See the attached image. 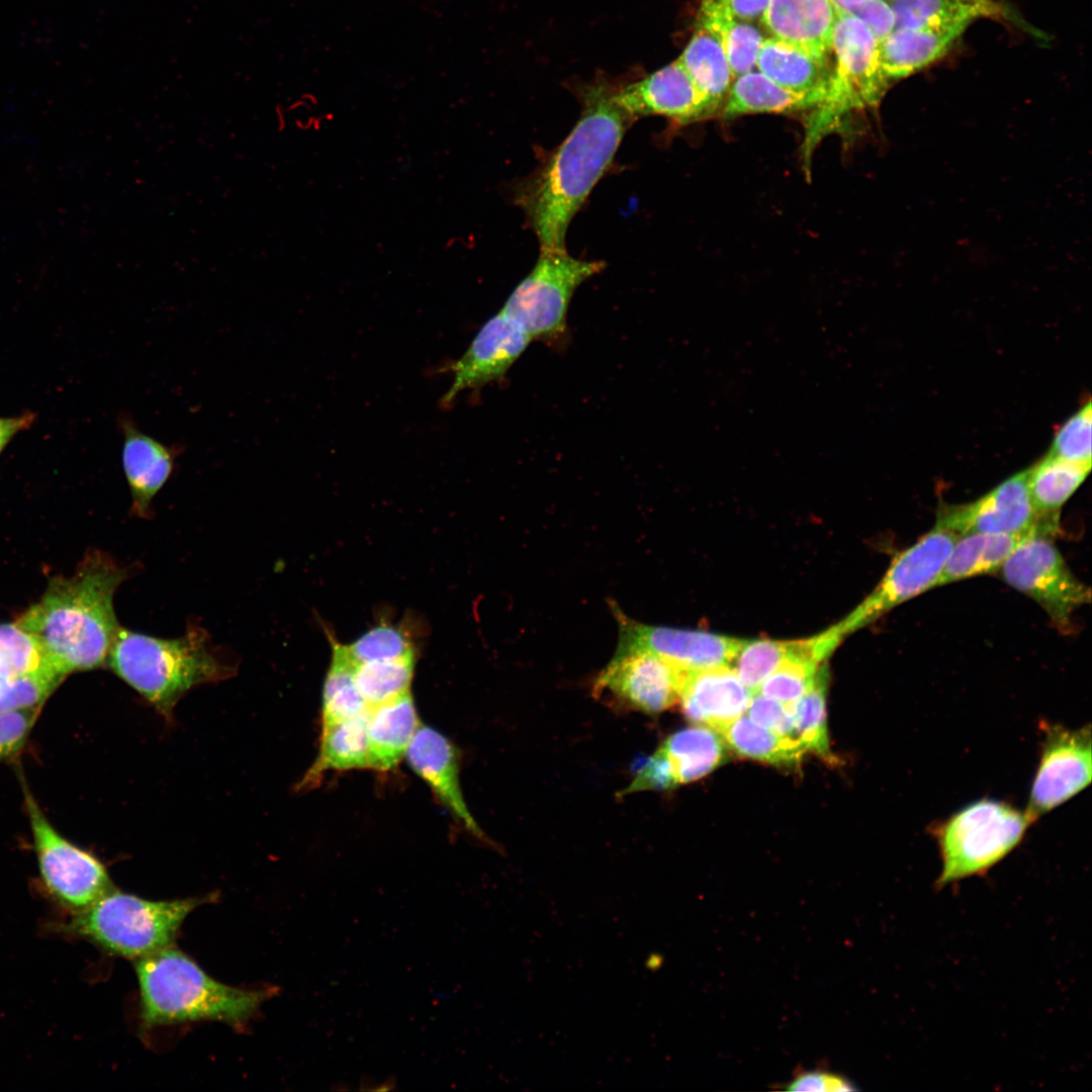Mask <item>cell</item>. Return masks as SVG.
Listing matches in <instances>:
<instances>
[{
  "instance_id": "4fadbf2b",
  "label": "cell",
  "mask_w": 1092,
  "mask_h": 1092,
  "mask_svg": "<svg viewBox=\"0 0 1092 1092\" xmlns=\"http://www.w3.org/2000/svg\"><path fill=\"white\" fill-rule=\"evenodd\" d=\"M1041 749L1027 807L1034 823L1085 789L1091 782V728H1068L1041 722Z\"/></svg>"
},
{
  "instance_id": "74e56055",
  "label": "cell",
  "mask_w": 1092,
  "mask_h": 1092,
  "mask_svg": "<svg viewBox=\"0 0 1092 1092\" xmlns=\"http://www.w3.org/2000/svg\"><path fill=\"white\" fill-rule=\"evenodd\" d=\"M66 676L51 663L12 676L0 687V712L41 707Z\"/></svg>"
},
{
  "instance_id": "ffe728a7",
  "label": "cell",
  "mask_w": 1092,
  "mask_h": 1092,
  "mask_svg": "<svg viewBox=\"0 0 1092 1092\" xmlns=\"http://www.w3.org/2000/svg\"><path fill=\"white\" fill-rule=\"evenodd\" d=\"M411 768L425 781L439 802L467 831L485 839L471 815L460 787L454 745L434 728L420 724L405 752Z\"/></svg>"
},
{
  "instance_id": "f35d334b",
  "label": "cell",
  "mask_w": 1092,
  "mask_h": 1092,
  "mask_svg": "<svg viewBox=\"0 0 1092 1092\" xmlns=\"http://www.w3.org/2000/svg\"><path fill=\"white\" fill-rule=\"evenodd\" d=\"M345 646L356 665L415 656L412 640L405 631L387 623L376 625Z\"/></svg>"
},
{
  "instance_id": "cb8c5ba5",
  "label": "cell",
  "mask_w": 1092,
  "mask_h": 1092,
  "mask_svg": "<svg viewBox=\"0 0 1092 1092\" xmlns=\"http://www.w3.org/2000/svg\"><path fill=\"white\" fill-rule=\"evenodd\" d=\"M755 67L781 87L812 100L815 108L827 97L832 77L828 60L768 37L759 51Z\"/></svg>"
},
{
  "instance_id": "5b68a950",
  "label": "cell",
  "mask_w": 1092,
  "mask_h": 1092,
  "mask_svg": "<svg viewBox=\"0 0 1092 1092\" xmlns=\"http://www.w3.org/2000/svg\"><path fill=\"white\" fill-rule=\"evenodd\" d=\"M204 902L200 898L151 901L113 889L73 914L66 931L109 954L138 961L172 945L185 918Z\"/></svg>"
},
{
  "instance_id": "30bf717a",
  "label": "cell",
  "mask_w": 1092,
  "mask_h": 1092,
  "mask_svg": "<svg viewBox=\"0 0 1092 1092\" xmlns=\"http://www.w3.org/2000/svg\"><path fill=\"white\" fill-rule=\"evenodd\" d=\"M24 793L41 883L60 907L79 913L114 889L106 868L58 833L29 792Z\"/></svg>"
},
{
  "instance_id": "ba28073f",
  "label": "cell",
  "mask_w": 1092,
  "mask_h": 1092,
  "mask_svg": "<svg viewBox=\"0 0 1092 1092\" xmlns=\"http://www.w3.org/2000/svg\"><path fill=\"white\" fill-rule=\"evenodd\" d=\"M604 261L541 251L531 272L517 285L500 311L532 340H556L566 331L569 302L576 288L600 273Z\"/></svg>"
},
{
  "instance_id": "44dd1931",
  "label": "cell",
  "mask_w": 1092,
  "mask_h": 1092,
  "mask_svg": "<svg viewBox=\"0 0 1092 1092\" xmlns=\"http://www.w3.org/2000/svg\"><path fill=\"white\" fill-rule=\"evenodd\" d=\"M753 693L730 665L687 671L679 694L686 717L719 732L746 712Z\"/></svg>"
},
{
  "instance_id": "7c38bea8",
  "label": "cell",
  "mask_w": 1092,
  "mask_h": 1092,
  "mask_svg": "<svg viewBox=\"0 0 1092 1092\" xmlns=\"http://www.w3.org/2000/svg\"><path fill=\"white\" fill-rule=\"evenodd\" d=\"M1060 513L1038 512L1028 488V468L1008 477L975 502L943 505L936 523L960 535L967 533L1023 534L1039 532L1055 536Z\"/></svg>"
},
{
  "instance_id": "8992f818",
  "label": "cell",
  "mask_w": 1092,
  "mask_h": 1092,
  "mask_svg": "<svg viewBox=\"0 0 1092 1092\" xmlns=\"http://www.w3.org/2000/svg\"><path fill=\"white\" fill-rule=\"evenodd\" d=\"M880 43L854 15L837 14L831 40L830 88L824 102L808 112L803 153L811 156L819 141L841 125L849 115L879 104L890 80L882 68Z\"/></svg>"
},
{
  "instance_id": "603a6c76",
  "label": "cell",
  "mask_w": 1092,
  "mask_h": 1092,
  "mask_svg": "<svg viewBox=\"0 0 1092 1092\" xmlns=\"http://www.w3.org/2000/svg\"><path fill=\"white\" fill-rule=\"evenodd\" d=\"M969 22L895 28L880 43L882 68L890 81L908 77L943 57Z\"/></svg>"
},
{
  "instance_id": "83f0119b",
  "label": "cell",
  "mask_w": 1092,
  "mask_h": 1092,
  "mask_svg": "<svg viewBox=\"0 0 1092 1092\" xmlns=\"http://www.w3.org/2000/svg\"><path fill=\"white\" fill-rule=\"evenodd\" d=\"M1030 533L961 535L944 563L935 587L978 575L997 573L1020 541Z\"/></svg>"
},
{
  "instance_id": "6da1fadb",
  "label": "cell",
  "mask_w": 1092,
  "mask_h": 1092,
  "mask_svg": "<svg viewBox=\"0 0 1092 1092\" xmlns=\"http://www.w3.org/2000/svg\"><path fill=\"white\" fill-rule=\"evenodd\" d=\"M615 89H585L581 114L523 186L518 201L541 251L565 252V236L575 213L605 175L626 129L634 121L617 103Z\"/></svg>"
},
{
  "instance_id": "ab89813d",
  "label": "cell",
  "mask_w": 1092,
  "mask_h": 1092,
  "mask_svg": "<svg viewBox=\"0 0 1092 1092\" xmlns=\"http://www.w3.org/2000/svg\"><path fill=\"white\" fill-rule=\"evenodd\" d=\"M818 665L814 661L792 656L762 681L756 693L792 706L811 688Z\"/></svg>"
},
{
  "instance_id": "4dcf8cb0",
  "label": "cell",
  "mask_w": 1092,
  "mask_h": 1092,
  "mask_svg": "<svg viewBox=\"0 0 1092 1092\" xmlns=\"http://www.w3.org/2000/svg\"><path fill=\"white\" fill-rule=\"evenodd\" d=\"M718 733L740 756L777 766H797L806 752L799 739L776 734L744 714Z\"/></svg>"
},
{
  "instance_id": "d6a6232c",
  "label": "cell",
  "mask_w": 1092,
  "mask_h": 1092,
  "mask_svg": "<svg viewBox=\"0 0 1092 1092\" xmlns=\"http://www.w3.org/2000/svg\"><path fill=\"white\" fill-rule=\"evenodd\" d=\"M1091 465L1046 453L1028 467V488L1035 509L1041 513H1060L1088 476Z\"/></svg>"
},
{
  "instance_id": "d6986e66",
  "label": "cell",
  "mask_w": 1092,
  "mask_h": 1092,
  "mask_svg": "<svg viewBox=\"0 0 1092 1092\" xmlns=\"http://www.w3.org/2000/svg\"><path fill=\"white\" fill-rule=\"evenodd\" d=\"M117 424L122 435V468L131 495L130 515L150 519L153 499L173 475L184 447L167 445L144 433L129 413H120Z\"/></svg>"
},
{
  "instance_id": "e0dca14e",
  "label": "cell",
  "mask_w": 1092,
  "mask_h": 1092,
  "mask_svg": "<svg viewBox=\"0 0 1092 1092\" xmlns=\"http://www.w3.org/2000/svg\"><path fill=\"white\" fill-rule=\"evenodd\" d=\"M614 97L633 120L661 115L678 124H689L710 118L702 94L678 59L615 89Z\"/></svg>"
},
{
  "instance_id": "7a4b0ae2",
  "label": "cell",
  "mask_w": 1092,
  "mask_h": 1092,
  "mask_svg": "<svg viewBox=\"0 0 1092 1092\" xmlns=\"http://www.w3.org/2000/svg\"><path fill=\"white\" fill-rule=\"evenodd\" d=\"M133 567L91 551L72 576L54 577L39 602L15 624L35 638L47 659L64 674L100 667L121 627L114 594Z\"/></svg>"
},
{
  "instance_id": "f6af8a7d",
  "label": "cell",
  "mask_w": 1092,
  "mask_h": 1092,
  "mask_svg": "<svg viewBox=\"0 0 1092 1092\" xmlns=\"http://www.w3.org/2000/svg\"><path fill=\"white\" fill-rule=\"evenodd\" d=\"M784 1089L789 1091H854L856 1087L845 1077L827 1071H805L798 1074Z\"/></svg>"
},
{
  "instance_id": "2e32d148",
  "label": "cell",
  "mask_w": 1092,
  "mask_h": 1092,
  "mask_svg": "<svg viewBox=\"0 0 1092 1092\" xmlns=\"http://www.w3.org/2000/svg\"><path fill=\"white\" fill-rule=\"evenodd\" d=\"M724 739L716 730L695 726L679 730L635 766L634 778L623 794L667 790L699 780L724 759Z\"/></svg>"
},
{
  "instance_id": "ac0fdd59",
  "label": "cell",
  "mask_w": 1092,
  "mask_h": 1092,
  "mask_svg": "<svg viewBox=\"0 0 1092 1092\" xmlns=\"http://www.w3.org/2000/svg\"><path fill=\"white\" fill-rule=\"evenodd\" d=\"M531 341L527 333L499 310L481 327L465 353L453 364V381L444 402L448 404L464 390L502 378Z\"/></svg>"
},
{
  "instance_id": "f546056e",
  "label": "cell",
  "mask_w": 1092,
  "mask_h": 1092,
  "mask_svg": "<svg viewBox=\"0 0 1092 1092\" xmlns=\"http://www.w3.org/2000/svg\"><path fill=\"white\" fill-rule=\"evenodd\" d=\"M696 25L718 38L734 79L755 68L765 37L752 21L733 16L715 0H701Z\"/></svg>"
},
{
  "instance_id": "b9f144b4",
  "label": "cell",
  "mask_w": 1092,
  "mask_h": 1092,
  "mask_svg": "<svg viewBox=\"0 0 1092 1092\" xmlns=\"http://www.w3.org/2000/svg\"><path fill=\"white\" fill-rule=\"evenodd\" d=\"M0 649L14 675L51 663L35 638L15 623L0 625Z\"/></svg>"
},
{
  "instance_id": "4316f807",
  "label": "cell",
  "mask_w": 1092,
  "mask_h": 1092,
  "mask_svg": "<svg viewBox=\"0 0 1092 1092\" xmlns=\"http://www.w3.org/2000/svg\"><path fill=\"white\" fill-rule=\"evenodd\" d=\"M367 711L322 728L317 756L299 782V790L313 788L331 770L369 768Z\"/></svg>"
},
{
  "instance_id": "7bdbcfd3",
  "label": "cell",
  "mask_w": 1092,
  "mask_h": 1092,
  "mask_svg": "<svg viewBox=\"0 0 1092 1092\" xmlns=\"http://www.w3.org/2000/svg\"><path fill=\"white\" fill-rule=\"evenodd\" d=\"M746 713L759 726L781 736L798 739L793 720V705H785L759 693H754Z\"/></svg>"
},
{
  "instance_id": "e575fe53",
  "label": "cell",
  "mask_w": 1092,
  "mask_h": 1092,
  "mask_svg": "<svg viewBox=\"0 0 1092 1092\" xmlns=\"http://www.w3.org/2000/svg\"><path fill=\"white\" fill-rule=\"evenodd\" d=\"M828 682L826 665L818 668L811 688L793 705V720L798 739L805 750L833 762L826 725L825 694Z\"/></svg>"
},
{
  "instance_id": "bcb514c9",
  "label": "cell",
  "mask_w": 1092,
  "mask_h": 1092,
  "mask_svg": "<svg viewBox=\"0 0 1092 1092\" xmlns=\"http://www.w3.org/2000/svg\"><path fill=\"white\" fill-rule=\"evenodd\" d=\"M852 15L857 17L881 43L895 29V15L886 0H871Z\"/></svg>"
},
{
  "instance_id": "1f68e13d",
  "label": "cell",
  "mask_w": 1092,
  "mask_h": 1092,
  "mask_svg": "<svg viewBox=\"0 0 1092 1092\" xmlns=\"http://www.w3.org/2000/svg\"><path fill=\"white\" fill-rule=\"evenodd\" d=\"M895 15V28H916L953 22L972 23L981 17H1003L994 0H886Z\"/></svg>"
},
{
  "instance_id": "277c9868",
  "label": "cell",
  "mask_w": 1092,
  "mask_h": 1092,
  "mask_svg": "<svg viewBox=\"0 0 1092 1092\" xmlns=\"http://www.w3.org/2000/svg\"><path fill=\"white\" fill-rule=\"evenodd\" d=\"M135 972L147 1027L201 1020L242 1026L270 995L212 979L172 945L138 960Z\"/></svg>"
},
{
  "instance_id": "9c48e42d",
  "label": "cell",
  "mask_w": 1092,
  "mask_h": 1092,
  "mask_svg": "<svg viewBox=\"0 0 1092 1092\" xmlns=\"http://www.w3.org/2000/svg\"><path fill=\"white\" fill-rule=\"evenodd\" d=\"M1052 535L1030 533L998 570L1002 580L1036 602L1062 632L1072 617L1091 601L1090 588L1071 571Z\"/></svg>"
},
{
  "instance_id": "f1b7e54d",
  "label": "cell",
  "mask_w": 1092,
  "mask_h": 1092,
  "mask_svg": "<svg viewBox=\"0 0 1092 1092\" xmlns=\"http://www.w3.org/2000/svg\"><path fill=\"white\" fill-rule=\"evenodd\" d=\"M815 104L809 98L793 93L751 70L736 77L720 112L724 119L751 113L810 112Z\"/></svg>"
},
{
  "instance_id": "7dc6e473",
  "label": "cell",
  "mask_w": 1092,
  "mask_h": 1092,
  "mask_svg": "<svg viewBox=\"0 0 1092 1092\" xmlns=\"http://www.w3.org/2000/svg\"><path fill=\"white\" fill-rule=\"evenodd\" d=\"M733 16L753 21L760 19L770 0H715Z\"/></svg>"
},
{
  "instance_id": "60d3db41",
  "label": "cell",
  "mask_w": 1092,
  "mask_h": 1092,
  "mask_svg": "<svg viewBox=\"0 0 1092 1092\" xmlns=\"http://www.w3.org/2000/svg\"><path fill=\"white\" fill-rule=\"evenodd\" d=\"M1091 401L1088 400L1057 431L1048 453L1080 463H1092Z\"/></svg>"
},
{
  "instance_id": "d4e9b609",
  "label": "cell",
  "mask_w": 1092,
  "mask_h": 1092,
  "mask_svg": "<svg viewBox=\"0 0 1092 1092\" xmlns=\"http://www.w3.org/2000/svg\"><path fill=\"white\" fill-rule=\"evenodd\" d=\"M420 725L411 692L368 708L366 732L369 768L389 770L405 756Z\"/></svg>"
},
{
  "instance_id": "7402d4cb",
  "label": "cell",
  "mask_w": 1092,
  "mask_h": 1092,
  "mask_svg": "<svg viewBox=\"0 0 1092 1092\" xmlns=\"http://www.w3.org/2000/svg\"><path fill=\"white\" fill-rule=\"evenodd\" d=\"M836 16L830 0H770L760 19L770 37L828 60Z\"/></svg>"
},
{
  "instance_id": "8d00e7d4",
  "label": "cell",
  "mask_w": 1092,
  "mask_h": 1092,
  "mask_svg": "<svg viewBox=\"0 0 1092 1092\" xmlns=\"http://www.w3.org/2000/svg\"><path fill=\"white\" fill-rule=\"evenodd\" d=\"M798 640H743L730 666L754 694L786 659L800 656Z\"/></svg>"
},
{
  "instance_id": "3957f363",
  "label": "cell",
  "mask_w": 1092,
  "mask_h": 1092,
  "mask_svg": "<svg viewBox=\"0 0 1092 1092\" xmlns=\"http://www.w3.org/2000/svg\"><path fill=\"white\" fill-rule=\"evenodd\" d=\"M106 663L167 719L189 690L225 679L236 671L209 634L194 623L187 625L182 636L170 639L120 627Z\"/></svg>"
},
{
  "instance_id": "5bb4252c",
  "label": "cell",
  "mask_w": 1092,
  "mask_h": 1092,
  "mask_svg": "<svg viewBox=\"0 0 1092 1092\" xmlns=\"http://www.w3.org/2000/svg\"><path fill=\"white\" fill-rule=\"evenodd\" d=\"M686 672L647 651L614 654L594 690L618 707L657 714L679 701Z\"/></svg>"
},
{
  "instance_id": "8fae6325",
  "label": "cell",
  "mask_w": 1092,
  "mask_h": 1092,
  "mask_svg": "<svg viewBox=\"0 0 1092 1092\" xmlns=\"http://www.w3.org/2000/svg\"><path fill=\"white\" fill-rule=\"evenodd\" d=\"M960 536L935 523L915 544L897 554L875 589L835 625L843 638L893 608L934 588Z\"/></svg>"
},
{
  "instance_id": "9a60e30c",
  "label": "cell",
  "mask_w": 1092,
  "mask_h": 1092,
  "mask_svg": "<svg viewBox=\"0 0 1092 1092\" xmlns=\"http://www.w3.org/2000/svg\"><path fill=\"white\" fill-rule=\"evenodd\" d=\"M614 614L619 626L615 654L647 651L687 671L730 665L743 641L705 631L646 625L617 607Z\"/></svg>"
},
{
  "instance_id": "c3c4849f",
  "label": "cell",
  "mask_w": 1092,
  "mask_h": 1092,
  "mask_svg": "<svg viewBox=\"0 0 1092 1092\" xmlns=\"http://www.w3.org/2000/svg\"><path fill=\"white\" fill-rule=\"evenodd\" d=\"M34 420L35 415L30 412L16 417H0V454L18 433L30 428Z\"/></svg>"
},
{
  "instance_id": "836d02e7",
  "label": "cell",
  "mask_w": 1092,
  "mask_h": 1092,
  "mask_svg": "<svg viewBox=\"0 0 1092 1092\" xmlns=\"http://www.w3.org/2000/svg\"><path fill=\"white\" fill-rule=\"evenodd\" d=\"M332 661L325 678L322 706V728L353 718L368 710L354 678L356 664L344 644L330 635Z\"/></svg>"
},
{
  "instance_id": "484cf974",
  "label": "cell",
  "mask_w": 1092,
  "mask_h": 1092,
  "mask_svg": "<svg viewBox=\"0 0 1092 1092\" xmlns=\"http://www.w3.org/2000/svg\"><path fill=\"white\" fill-rule=\"evenodd\" d=\"M702 94L710 117L720 113L734 80L718 38L696 25L695 32L677 58Z\"/></svg>"
},
{
  "instance_id": "d590c367",
  "label": "cell",
  "mask_w": 1092,
  "mask_h": 1092,
  "mask_svg": "<svg viewBox=\"0 0 1092 1092\" xmlns=\"http://www.w3.org/2000/svg\"><path fill=\"white\" fill-rule=\"evenodd\" d=\"M415 656L357 664L355 682L368 708L411 692Z\"/></svg>"
},
{
  "instance_id": "ee69618b",
  "label": "cell",
  "mask_w": 1092,
  "mask_h": 1092,
  "mask_svg": "<svg viewBox=\"0 0 1092 1092\" xmlns=\"http://www.w3.org/2000/svg\"><path fill=\"white\" fill-rule=\"evenodd\" d=\"M40 708L0 712V760L15 755L22 748Z\"/></svg>"
},
{
  "instance_id": "681fc988",
  "label": "cell",
  "mask_w": 1092,
  "mask_h": 1092,
  "mask_svg": "<svg viewBox=\"0 0 1092 1092\" xmlns=\"http://www.w3.org/2000/svg\"><path fill=\"white\" fill-rule=\"evenodd\" d=\"M834 6L836 14L848 13L852 14L864 3L871 0H830Z\"/></svg>"
},
{
  "instance_id": "52a82bcc",
  "label": "cell",
  "mask_w": 1092,
  "mask_h": 1092,
  "mask_svg": "<svg viewBox=\"0 0 1092 1092\" xmlns=\"http://www.w3.org/2000/svg\"><path fill=\"white\" fill-rule=\"evenodd\" d=\"M1032 823L1025 811L985 798L933 825L941 859L937 887L986 874L1018 846Z\"/></svg>"
}]
</instances>
